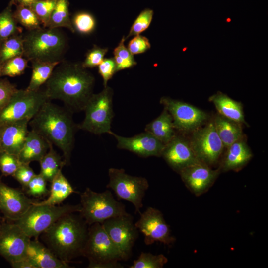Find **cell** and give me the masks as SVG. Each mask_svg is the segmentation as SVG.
Returning a JSON list of instances; mask_svg holds the SVG:
<instances>
[{
	"mask_svg": "<svg viewBox=\"0 0 268 268\" xmlns=\"http://www.w3.org/2000/svg\"><path fill=\"white\" fill-rule=\"evenodd\" d=\"M117 140L118 148L132 152L142 157L161 156L165 144L145 131L132 137H124L110 133Z\"/></svg>",
	"mask_w": 268,
	"mask_h": 268,
	"instance_id": "cell-18",
	"label": "cell"
},
{
	"mask_svg": "<svg viewBox=\"0 0 268 268\" xmlns=\"http://www.w3.org/2000/svg\"><path fill=\"white\" fill-rule=\"evenodd\" d=\"M213 123L224 148L243 137L241 124L226 118L220 114L216 115Z\"/></svg>",
	"mask_w": 268,
	"mask_h": 268,
	"instance_id": "cell-27",
	"label": "cell"
},
{
	"mask_svg": "<svg viewBox=\"0 0 268 268\" xmlns=\"http://www.w3.org/2000/svg\"><path fill=\"white\" fill-rule=\"evenodd\" d=\"M61 62H32V72L28 86V90L35 91L47 81L51 76L55 67Z\"/></svg>",
	"mask_w": 268,
	"mask_h": 268,
	"instance_id": "cell-28",
	"label": "cell"
},
{
	"mask_svg": "<svg viewBox=\"0 0 268 268\" xmlns=\"http://www.w3.org/2000/svg\"><path fill=\"white\" fill-rule=\"evenodd\" d=\"M168 259L163 254L154 255L141 252L137 259L134 261L130 268H162Z\"/></svg>",
	"mask_w": 268,
	"mask_h": 268,
	"instance_id": "cell-35",
	"label": "cell"
},
{
	"mask_svg": "<svg viewBox=\"0 0 268 268\" xmlns=\"http://www.w3.org/2000/svg\"><path fill=\"white\" fill-rule=\"evenodd\" d=\"M23 56L28 61L61 62L67 46V39L59 28L41 27L23 35Z\"/></svg>",
	"mask_w": 268,
	"mask_h": 268,
	"instance_id": "cell-4",
	"label": "cell"
},
{
	"mask_svg": "<svg viewBox=\"0 0 268 268\" xmlns=\"http://www.w3.org/2000/svg\"><path fill=\"white\" fill-rule=\"evenodd\" d=\"M151 47L148 38L144 36L138 35L134 36L128 43L127 48L131 53L137 55L143 53Z\"/></svg>",
	"mask_w": 268,
	"mask_h": 268,
	"instance_id": "cell-43",
	"label": "cell"
},
{
	"mask_svg": "<svg viewBox=\"0 0 268 268\" xmlns=\"http://www.w3.org/2000/svg\"><path fill=\"white\" fill-rule=\"evenodd\" d=\"M29 121L24 119L0 126V151L18 156L29 132Z\"/></svg>",
	"mask_w": 268,
	"mask_h": 268,
	"instance_id": "cell-20",
	"label": "cell"
},
{
	"mask_svg": "<svg viewBox=\"0 0 268 268\" xmlns=\"http://www.w3.org/2000/svg\"><path fill=\"white\" fill-rule=\"evenodd\" d=\"M160 103L171 115L175 129L179 132H193L208 119L205 112L180 100L162 97Z\"/></svg>",
	"mask_w": 268,
	"mask_h": 268,
	"instance_id": "cell-12",
	"label": "cell"
},
{
	"mask_svg": "<svg viewBox=\"0 0 268 268\" xmlns=\"http://www.w3.org/2000/svg\"><path fill=\"white\" fill-rule=\"evenodd\" d=\"M22 163L18 156L0 151V170L5 176H12Z\"/></svg>",
	"mask_w": 268,
	"mask_h": 268,
	"instance_id": "cell-40",
	"label": "cell"
},
{
	"mask_svg": "<svg viewBox=\"0 0 268 268\" xmlns=\"http://www.w3.org/2000/svg\"><path fill=\"white\" fill-rule=\"evenodd\" d=\"M74 213L63 216L42 233L48 247L67 263L82 256L88 232V225Z\"/></svg>",
	"mask_w": 268,
	"mask_h": 268,
	"instance_id": "cell-3",
	"label": "cell"
},
{
	"mask_svg": "<svg viewBox=\"0 0 268 268\" xmlns=\"http://www.w3.org/2000/svg\"><path fill=\"white\" fill-rule=\"evenodd\" d=\"M109 182L106 186L115 193L119 199L131 202L135 213H141L143 199L149 188L147 180L143 177L134 176L125 172L124 169L110 168L108 170Z\"/></svg>",
	"mask_w": 268,
	"mask_h": 268,
	"instance_id": "cell-10",
	"label": "cell"
},
{
	"mask_svg": "<svg viewBox=\"0 0 268 268\" xmlns=\"http://www.w3.org/2000/svg\"><path fill=\"white\" fill-rule=\"evenodd\" d=\"M189 141L200 161L211 167L218 162L224 146L217 134L213 121L193 131Z\"/></svg>",
	"mask_w": 268,
	"mask_h": 268,
	"instance_id": "cell-11",
	"label": "cell"
},
{
	"mask_svg": "<svg viewBox=\"0 0 268 268\" xmlns=\"http://www.w3.org/2000/svg\"><path fill=\"white\" fill-rule=\"evenodd\" d=\"M95 78L81 63L61 61L45 83L48 99L59 100L72 113L84 111L93 93Z\"/></svg>",
	"mask_w": 268,
	"mask_h": 268,
	"instance_id": "cell-1",
	"label": "cell"
},
{
	"mask_svg": "<svg viewBox=\"0 0 268 268\" xmlns=\"http://www.w3.org/2000/svg\"><path fill=\"white\" fill-rule=\"evenodd\" d=\"M161 156L178 173L185 168L200 161L194 152L190 141L176 133L165 145Z\"/></svg>",
	"mask_w": 268,
	"mask_h": 268,
	"instance_id": "cell-17",
	"label": "cell"
},
{
	"mask_svg": "<svg viewBox=\"0 0 268 268\" xmlns=\"http://www.w3.org/2000/svg\"><path fill=\"white\" fill-rule=\"evenodd\" d=\"M17 90L16 86L7 79L0 80V111L7 104Z\"/></svg>",
	"mask_w": 268,
	"mask_h": 268,
	"instance_id": "cell-45",
	"label": "cell"
},
{
	"mask_svg": "<svg viewBox=\"0 0 268 268\" xmlns=\"http://www.w3.org/2000/svg\"><path fill=\"white\" fill-rule=\"evenodd\" d=\"M48 142L49 150L39 162L40 165V174L47 181L51 182L58 172L62 169V167L65 165L61 156L54 149L53 144Z\"/></svg>",
	"mask_w": 268,
	"mask_h": 268,
	"instance_id": "cell-29",
	"label": "cell"
},
{
	"mask_svg": "<svg viewBox=\"0 0 268 268\" xmlns=\"http://www.w3.org/2000/svg\"><path fill=\"white\" fill-rule=\"evenodd\" d=\"M108 51L107 48H103L96 45L89 50L86 54L85 59L82 66L85 68H93L98 66L104 59Z\"/></svg>",
	"mask_w": 268,
	"mask_h": 268,
	"instance_id": "cell-41",
	"label": "cell"
},
{
	"mask_svg": "<svg viewBox=\"0 0 268 268\" xmlns=\"http://www.w3.org/2000/svg\"><path fill=\"white\" fill-rule=\"evenodd\" d=\"M72 24L74 30L83 35L92 33L96 27V20L92 14L87 12L81 11L73 16Z\"/></svg>",
	"mask_w": 268,
	"mask_h": 268,
	"instance_id": "cell-36",
	"label": "cell"
},
{
	"mask_svg": "<svg viewBox=\"0 0 268 268\" xmlns=\"http://www.w3.org/2000/svg\"><path fill=\"white\" fill-rule=\"evenodd\" d=\"M49 148V142L36 131L28 132L24 143L18 157L21 163L30 164L38 161L46 154Z\"/></svg>",
	"mask_w": 268,
	"mask_h": 268,
	"instance_id": "cell-23",
	"label": "cell"
},
{
	"mask_svg": "<svg viewBox=\"0 0 268 268\" xmlns=\"http://www.w3.org/2000/svg\"><path fill=\"white\" fill-rule=\"evenodd\" d=\"M39 0H11L10 2L12 4H16L17 5L30 6Z\"/></svg>",
	"mask_w": 268,
	"mask_h": 268,
	"instance_id": "cell-48",
	"label": "cell"
},
{
	"mask_svg": "<svg viewBox=\"0 0 268 268\" xmlns=\"http://www.w3.org/2000/svg\"><path fill=\"white\" fill-rule=\"evenodd\" d=\"M24 53L23 34H17L0 44V59L2 63Z\"/></svg>",
	"mask_w": 268,
	"mask_h": 268,
	"instance_id": "cell-31",
	"label": "cell"
},
{
	"mask_svg": "<svg viewBox=\"0 0 268 268\" xmlns=\"http://www.w3.org/2000/svg\"><path fill=\"white\" fill-rule=\"evenodd\" d=\"M134 224L143 234L144 243L147 245L159 242L170 246L175 241L162 212L155 208L149 207L141 212L139 219Z\"/></svg>",
	"mask_w": 268,
	"mask_h": 268,
	"instance_id": "cell-14",
	"label": "cell"
},
{
	"mask_svg": "<svg viewBox=\"0 0 268 268\" xmlns=\"http://www.w3.org/2000/svg\"><path fill=\"white\" fill-rule=\"evenodd\" d=\"M56 2L57 0H40L30 6L38 17L43 27H47Z\"/></svg>",
	"mask_w": 268,
	"mask_h": 268,
	"instance_id": "cell-37",
	"label": "cell"
},
{
	"mask_svg": "<svg viewBox=\"0 0 268 268\" xmlns=\"http://www.w3.org/2000/svg\"><path fill=\"white\" fill-rule=\"evenodd\" d=\"M125 40L126 38L123 36L113 51L117 71L131 68L137 64L134 55L126 47L124 43Z\"/></svg>",
	"mask_w": 268,
	"mask_h": 268,
	"instance_id": "cell-34",
	"label": "cell"
},
{
	"mask_svg": "<svg viewBox=\"0 0 268 268\" xmlns=\"http://www.w3.org/2000/svg\"><path fill=\"white\" fill-rule=\"evenodd\" d=\"M34 202L20 190L0 181V210L15 221L21 217Z\"/></svg>",
	"mask_w": 268,
	"mask_h": 268,
	"instance_id": "cell-19",
	"label": "cell"
},
{
	"mask_svg": "<svg viewBox=\"0 0 268 268\" xmlns=\"http://www.w3.org/2000/svg\"><path fill=\"white\" fill-rule=\"evenodd\" d=\"M209 100L213 103L219 114L241 124H246L243 105L240 102L219 91L211 96Z\"/></svg>",
	"mask_w": 268,
	"mask_h": 268,
	"instance_id": "cell-24",
	"label": "cell"
},
{
	"mask_svg": "<svg viewBox=\"0 0 268 268\" xmlns=\"http://www.w3.org/2000/svg\"><path fill=\"white\" fill-rule=\"evenodd\" d=\"M101 224L121 253L123 260H127L132 255L133 247L138 236L133 216L128 213L108 219Z\"/></svg>",
	"mask_w": 268,
	"mask_h": 268,
	"instance_id": "cell-13",
	"label": "cell"
},
{
	"mask_svg": "<svg viewBox=\"0 0 268 268\" xmlns=\"http://www.w3.org/2000/svg\"><path fill=\"white\" fill-rule=\"evenodd\" d=\"M112 89L106 86L97 94H93L84 111L85 117L78 128L95 134H110L114 117Z\"/></svg>",
	"mask_w": 268,
	"mask_h": 268,
	"instance_id": "cell-7",
	"label": "cell"
},
{
	"mask_svg": "<svg viewBox=\"0 0 268 268\" xmlns=\"http://www.w3.org/2000/svg\"><path fill=\"white\" fill-rule=\"evenodd\" d=\"M49 100L41 88L35 91L17 89L0 111V126L24 119L30 120Z\"/></svg>",
	"mask_w": 268,
	"mask_h": 268,
	"instance_id": "cell-9",
	"label": "cell"
},
{
	"mask_svg": "<svg viewBox=\"0 0 268 268\" xmlns=\"http://www.w3.org/2000/svg\"><path fill=\"white\" fill-rule=\"evenodd\" d=\"M98 67V72L103 80L104 87L107 86L108 81L117 72L114 58H104Z\"/></svg>",
	"mask_w": 268,
	"mask_h": 268,
	"instance_id": "cell-44",
	"label": "cell"
},
{
	"mask_svg": "<svg viewBox=\"0 0 268 268\" xmlns=\"http://www.w3.org/2000/svg\"><path fill=\"white\" fill-rule=\"evenodd\" d=\"M145 131L152 134L165 145L176 134L172 118L165 109L158 117L146 125Z\"/></svg>",
	"mask_w": 268,
	"mask_h": 268,
	"instance_id": "cell-25",
	"label": "cell"
},
{
	"mask_svg": "<svg viewBox=\"0 0 268 268\" xmlns=\"http://www.w3.org/2000/svg\"><path fill=\"white\" fill-rule=\"evenodd\" d=\"M14 268H37L35 265L27 258L11 263Z\"/></svg>",
	"mask_w": 268,
	"mask_h": 268,
	"instance_id": "cell-47",
	"label": "cell"
},
{
	"mask_svg": "<svg viewBox=\"0 0 268 268\" xmlns=\"http://www.w3.org/2000/svg\"><path fill=\"white\" fill-rule=\"evenodd\" d=\"M13 14L17 23L24 27L27 31L41 27L40 20L30 6L17 5V8Z\"/></svg>",
	"mask_w": 268,
	"mask_h": 268,
	"instance_id": "cell-33",
	"label": "cell"
},
{
	"mask_svg": "<svg viewBox=\"0 0 268 268\" xmlns=\"http://www.w3.org/2000/svg\"><path fill=\"white\" fill-rule=\"evenodd\" d=\"M10 2L8 6L0 13V44L9 37L22 34L21 28L18 27L12 11Z\"/></svg>",
	"mask_w": 268,
	"mask_h": 268,
	"instance_id": "cell-32",
	"label": "cell"
},
{
	"mask_svg": "<svg viewBox=\"0 0 268 268\" xmlns=\"http://www.w3.org/2000/svg\"><path fill=\"white\" fill-rule=\"evenodd\" d=\"M87 240L82 256L89 260V268H121L119 263L122 255L112 242L102 224L89 225Z\"/></svg>",
	"mask_w": 268,
	"mask_h": 268,
	"instance_id": "cell-5",
	"label": "cell"
},
{
	"mask_svg": "<svg viewBox=\"0 0 268 268\" xmlns=\"http://www.w3.org/2000/svg\"><path fill=\"white\" fill-rule=\"evenodd\" d=\"M51 189L49 197L39 202H33L36 205H57L61 203L75 191L61 169L51 182Z\"/></svg>",
	"mask_w": 268,
	"mask_h": 268,
	"instance_id": "cell-26",
	"label": "cell"
},
{
	"mask_svg": "<svg viewBox=\"0 0 268 268\" xmlns=\"http://www.w3.org/2000/svg\"><path fill=\"white\" fill-rule=\"evenodd\" d=\"M80 215L88 225L128 213L110 190L97 193L87 188L80 194Z\"/></svg>",
	"mask_w": 268,
	"mask_h": 268,
	"instance_id": "cell-6",
	"label": "cell"
},
{
	"mask_svg": "<svg viewBox=\"0 0 268 268\" xmlns=\"http://www.w3.org/2000/svg\"><path fill=\"white\" fill-rule=\"evenodd\" d=\"M3 63L1 62L0 59V77L2 76V68Z\"/></svg>",
	"mask_w": 268,
	"mask_h": 268,
	"instance_id": "cell-49",
	"label": "cell"
},
{
	"mask_svg": "<svg viewBox=\"0 0 268 268\" xmlns=\"http://www.w3.org/2000/svg\"><path fill=\"white\" fill-rule=\"evenodd\" d=\"M28 60L23 56L13 58L3 63L2 76L15 77L23 73Z\"/></svg>",
	"mask_w": 268,
	"mask_h": 268,
	"instance_id": "cell-39",
	"label": "cell"
},
{
	"mask_svg": "<svg viewBox=\"0 0 268 268\" xmlns=\"http://www.w3.org/2000/svg\"><path fill=\"white\" fill-rule=\"evenodd\" d=\"M26 257L37 268H70L68 263L59 259L48 247L37 240H30Z\"/></svg>",
	"mask_w": 268,
	"mask_h": 268,
	"instance_id": "cell-22",
	"label": "cell"
},
{
	"mask_svg": "<svg viewBox=\"0 0 268 268\" xmlns=\"http://www.w3.org/2000/svg\"><path fill=\"white\" fill-rule=\"evenodd\" d=\"M68 0H57V2L46 28H66L74 33L71 20L69 17Z\"/></svg>",
	"mask_w": 268,
	"mask_h": 268,
	"instance_id": "cell-30",
	"label": "cell"
},
{
	"mask_svg": "<svg viewBox=\"0 0 268 268\" xmlns=\"http://www.w3.org/2000/svg\"><path fill=\"white\" fill-rule=\"evenodd\" d=\"M226 149L219 167L221 171H239L246 165L253 156L252 152L243 137Z\"/></svg>",
	"mask_w": 268,
	"mask_h": 268,
	"instance_id": "cell-21",
	"label": "cell"
},
{
	"mask_svg": "<svg viewBox=\"0 0 268 268\" xmlns=\"http://www.w3.org/2000/svg\"><path fill=\"white\" fill-rule=\"evenodd\" d=\"M220 172L219 168L214 170L199 161L185 168L179 174L189 190L195 196H200L208 191Z\"/></svg>",
	"mask_w": 268,
	"mask_h": 268,
	"instance_id": "cell-16",
	"label": "cell"
},
{
	"mask_svg": "<svg viewBox=\"0 0 268 268\" xmlns=\"http://www.w3.org/2000/svg\"><path fill=\"white\" fill-rule=\"evenodd\" d=\"M71 111L65 107L46 102L29 122L33 130L63 152L65 165L70 163L75 134L78 128Z\"/></svg>",
	"mask_w": 268,
	"mask_h": 268,
	"instance_id": "cell-2",
	"label": "cell"
},
{
	"mask_svg": "<svg viewBox=\"0 0 268 268\" xmlns=\"http://www.w3.org/2000/svg\"><path fill=\"white\" fill-rule=\"evenodd\" d=\"M30 240L14 222L4 224L0 228V255L10 264L25 259Z\"/></svg>",
	"mask_w": 268,
	"mask_h": 268,
	"instance_id": "cell-15",
	"label": "cell"
},
{
	"mask_svg": "<svg viewBox=\"0 0 268 268\" xmlns=\"http://www.w3.org/2000/svg\"><path fill=\"white\" fill-rule=\"evenodd\" d=\"M36 175L29 164L22 163L12 175L24 187L26 188L31 179Z\"/></svg>",
	"mask_w": 268,
	"mask_h": 268,
	"instance_id": "cell-46",
	"label": "cell"
},
{
	"mask_svg": "<svg viewBox=\"0 0 268 268\" xmlns=\"http://www.w3.org/2000/svg\"><path fill=\"white\" fill-rule=\"evenodd\" d=\"M47 181L39 173L31 179L25 188L29 195L38 197L46 194Z\"/></svg>",
	"mask_w": 268,
	"mask_h": 268,
	"instance_id": "cell-42",
	"label": "cell"
},
{
	"mask_svg": "<svg viewBox=\"0 0 268 268\" xmlns=\"http://www.w3.org/2000/svg\"><path fill=\"white\" fill-rule=\"evenodd\" d=\"M80 204L62 206L36 205L33 203L26 212L14 221L30 238H36L63 216L79 212Z\"/></svg>",
	"mask_w": 268,
	"mask_h": 268,
	"instance_id": "cell-8",
	"label": "cell"
},
{
	"mask_svg": "<svg viewBox=\"0 0 268 268\" xmlns=\"http://www.w3.org/2000/svg\"><path fill=\"white\" fill-rule=\"evenodd\" d=\"M154 12L150 8H145L140 12L134 21L126 39L131 36L140 35L150 26Z\"/></svg>",
	"mask_w": 268,
	"mask_h": 268,
	"instance_id": "cell-38",
	"label": "cell"
}]
</instances>
